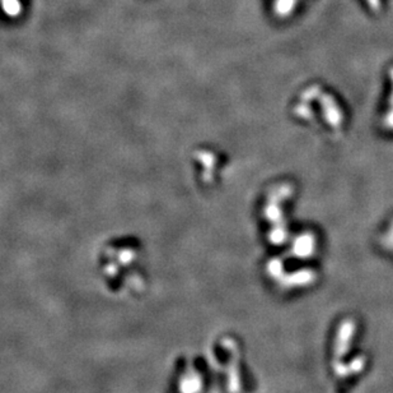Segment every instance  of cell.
Segmentation results:
<instances>
[{"instance_id":"obj_6","label":"cell","mask_w":393,"mask_h":393,"mask_svg":"<svg viewBox=\"0 0 393 393\" xmlns=\"http://www.w3.org/2000/svg\"><path fill=\"white\" fill-rule=\"evenodd\" d=\"M318 93H319L318 87H310L306 93H303V99L307 101L313 100L317 96Z\"/></svg>"},{"instance_id":"obj_1","label":"cell","mask_w":393,"mask_h":393,"mask_svg":"<svg viewBox=\"0 0 393 393\" xmlns=\"http://www.w3.org/2000/svg\"><path fill=\"white\" fill-rule=\"evenodd\" d=\"M356 331V326L353 321H345L339 328L337 332V339H336V345H335V355L339 359L342 355L346 354L349 351V344L351 341V337Z\"/></svg>"},{"instance_id":"obj_4","label":"cell","mask_w":393,"mask_h":393,"mask_svg":"<svg viewBox=\"0 0 393 393\" xmlns=\"http://www.w3.org/2000/svg\"><path fill=\"white\" fill-rule=\"evenodd\" d=\"M298 0H275L274 1V12L280 18H285L293 13L296 7Z\"/></svg>"},{"instance_id":"obj_8","label":"cell","mask_w":393,"mask_h":393,"mask_svg":"<svg viewBox=\"0 0 393 393\" xmlns=\"http://www.w3.org/2000/svg\"><path fill=\"white\" fill-rule=\"evenodd\" d=\"M369 8L373 9V10H379L381 9V0H367Z\"/></svg>"},{"instance_id":"obj_3","label":"cell","mask_w":393,"mask_h":393,"mask_svg":"<svg viewBox=\"0 0 393 393\" xmlns=\"http://www.w3.org/2000/svg\"><path fill=\"white\" fill-rule=\"evenodd\" d=\"M315 246H316V243H315L313 235H310V234L301 235L295 241L293 253L298 255L299 258H307L308 255L315 252Z\"/></svg>"},{"instance_id":"obj_2","label":"cell","mask_w":393,"mask_h":393,"mask_svg":"<svg viewBox=\"0 0 393 393\" xmlns=\"http://www.w3.org/2000/svg\"><path fill=\"white\" fill-rule=\"evenodd\" d=\"M321 104H322L324 110H325L327 122L331 124L333 127H339L342 122V114H341V110L337 106L336 101L333 100L331 96L324 95L321 97Z\"/></svg>"},{"instance_id":"obj_5","label":"cell","mask_w":393,"mask_h":393,"mask_svg":"<svg viewBox=\"0 0 393 393\" xmlns=\"http://www.w3.org/2000/svg\"><path fill=\"white\" fill-rule=\"evenodd\" d=\"M1 7L9 16H17L21 12V3L19 0H0Z\"/></svg>"},{"instance_id":"obj_7","label":"cell","mask_w":393,"mask_h":393,"mask_svg":"<svg viewBox=\"0 0 393 393\" xmlns=\"http://www.w3.org/2000/svg\"><path fill=\"white\" fill-rule=\"evenodd\" d=\"M296 113L298 115L303 116V118H310V109L306 105V104H301L298 108H296Z\"/></svg>"}]
</instances>
